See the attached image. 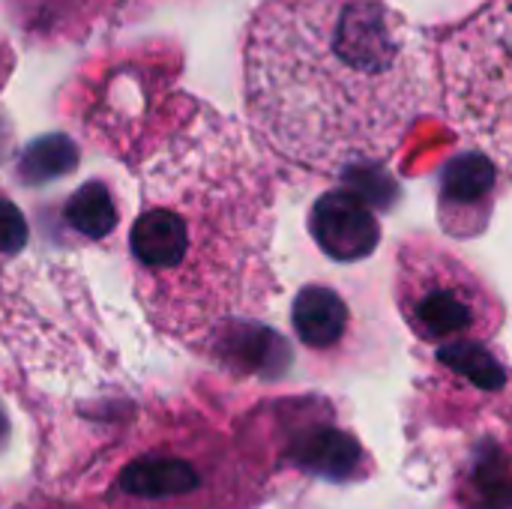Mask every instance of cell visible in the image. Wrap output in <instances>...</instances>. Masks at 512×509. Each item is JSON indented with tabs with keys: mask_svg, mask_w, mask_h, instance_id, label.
I'll use <instances>...</instances> for the list:
<instances>
[{
	"mask_svg": "<svg viewBox=\"0 0 512 509\" xmlns=\"http://www.w3.org/2000/svg\"><path fill=\"white\" fill-rule=\"evenodd\" d=\"M138 183L132 285L162 330L198 336L267 306L273 177L240 123L192 102L138 162Z\"/></svg>",
	"mask_w": 512,
	"mask_h": 509,
	"instance_id": "1",
	"label": "cell"
},
{
	"mask_svg": "<svg viewBox=\"0 0 512 509\" xmlns=\"http://www.w3.org/2000/svg\"><path fill=\"white\" fill-rule=\"evenodd\" d=\"M252 132L291 165L384 162L420 108V66L384 0H264L243 42Z\"/></svg>",
	"mask_w": 512,
	"mask_h": 509,
	"instance_id": "2",
	"label": "cell"
},
{
	"mask_svg": "<svg viewBox=\"0 0 512 509\" xmlns=\"http://www.w3.org/2000/svg\"><path fill=\"white\" fill-rule=\"evenodd\" d=\"M444 96L450 117L477 141L489 144L498 162L510 147V6L489 3L468 24L453 30L441 48Z\"/></svg>",
	"mask_w": 512,
	"mask_h": 509,
	"instance_id": "3",
	"label": "cell"
},
{
	"mask_svg": "<svg viewBox=\"0 0 512 509\" xmlns=\"http://www.w3.org/2000/svg\"><path fill=\"white\" fill-rule=\"evenodd\" d=\"M396 297L408 324L426 342H459L498 315L483 279L432 240H408L399 249Z\"/></svg>",
	"mask_w": 512,
	"mask_h": 509,
	"instance_id": "4",
	"label": "cell"
},
{
	"mask_svg": "<svg viewBox=\"0 0 512 509\" xmlns=\"http://www.w3.org/2000/svg\"><path fill=\"white\" fill-rule=\"evenodd\" d=\"M168 84L171 78L147 63L132 60L111 66L87 102V132L102 144V150L138 165L168 132L159 126L165 117Z\"/></svg>",
	"mask_w": 512,
	"mask_h": 509,
	"instance_id": "5",
	"label": "cell"
},
{
	"mask_svg": "<svg viewBox=\"0 0 512 509\" xmlns=\"http://www.w3.org/2000/svg\"><path fill=\"white\" fill-rule=\"evenodd\" d=\"M309 231L315 243L342 264L369 258L381 243V225L372 207L348 189L327 192L315 201L309 213Z\"/></svg>",
	"mask_w": 512,
	"mask_h": 509,
	"instance_id": "6",
	"label": "cell"
},
{
	"mask_svg": "<svg viewBox=\"0 0 512 509\" xmlns=\"http://www.w3.org/2000/svg\"><path fill=\"white\" fill-rule=\"evenodd\" d=\"M495 192V165L483 153L471 150L456 156L441 174V216L447 225L459 216H486Z\"/></svg>",
	"mask_w": 512,
	"mask_h": 509,
	"instance_id": "7",
	"label": "cell"
},
{
	"mask_svg": "<svg viewBox=\"0 0 512 509\" xmlns=\"http://www.w3.org/2000/svg\"><path fill=\"white\" fill-rule=\"evenodd\" d=\"M291 321L303 345L309 348H330L345 336L348 327V306L345 300L327 285H306L291 306Z\"/></svg>",
	"mask_w": 512,
	"mask_h": 509,
	"instance_id": "8",
	"label": "cell"
},
{
	"mask_svg": "<svg viewBox=\"0 0 512 509\" xmlns=\"http://www.w3.org/2000/svg\"><path fill=\"white\" fill-rule=\"evenodd\" d=\"M294 459L309 474L324 480H345L360 465V444L339 429H321L297 444Z\"/></svg>",
	"mask_w": 512,
	"mask_h": 509,
	"instance_id": "9",
	"label": "cell"
},
{
	"mask_svg": "<svg viewBox=\"0 0 512 509\" xmlns=\"http://www.w3.org/2000/svg\"><path fill=\"white\" fill-rule=\"evenodd\" d=\"M120 489L135 498H171L198 489V474L177 459H141L120 474Z\"/></svg>",
	"mask_w": 512,
	"mask_h": 509,
	"instance_id": "10",
	"label": "cell"
},
{
	"mask_svg": "<svg viewBox=\"0 0 512 509\" xmlns=\"http://www.w3.org/2000/svg\"><path fill=\"white\" fill-rule=\"evenodd\" d=\"M63 219L75 234L87 240H105L117 228L120 210L111 189L102 180H90L69 195V201L63 204Z\"/></svg>",
	"mask_w": 512,
	"mask_h": 509,
	"instance_id": "11",
	"label": "cell"
},
{
	"mask_svg": "<svg viewBox=\"0 0 512 509\" xmlns=\"http://www.w3.org/2000/svg\"><path fill=\"white\" fill-rule=\"evenodd\" d=\"M438 360H441L447 369H453L456 375L468 378V381H471L474 387H480V390L495 393V390H504V384H507L504 366H501V363L495 360V354H492L486 345H480V342H471V339L444 342L441 351H438Z\"/></svg>",
	"mask_w": 512,
	"mask_h": 509,
	"instance_id": "12",
	"label": "cell"
},
{
	"mask_svg": "<svg viewBox=\"0 0 512 509\" xmlns=\"http://www.w3.org/2000/svg\"><path fill=\"white\" fill-rule=\"evenodd\" d=\"M78 165V147L72 138L66 135H45V138H36L21 162H18V171H21V180L24 183H48L54 177H63L69 171H75Z\"/></svg>",
	"mask_w": 512,
	"mask_h": 509,
	"instance_id": "13",
	"label": "cell"
},
{
	"mask_svg": "<svg viewBox=\"0 0 512 509\" xmlns=\"http://www.w3.org/2000/svg\"><path fill=\"white\" fill-rule=\"evenodd\" d=\"M27 237H30V228H27L24 213L12 201L0 198V255L21 252Z\"/></svg>",
	"mask_w": 512,
	"mask_h": 509,
	"instance_id": "14",
	"label": "cell"
},
{
	"mask_svg": "<svg viewBox=\"0 0 512 509\" xmlns=\"http://www.w3.org/2000/svg\"><path fill=\"white\" fill-rule=\"evenodd\" d=\"M9 69H12V57H9L6 48H0V90H3V84L9 78Z\"/></svg>",
	"mask_w": 512,
	"mask_h": 509,
	"instance_id": "15",
	"label": "cell"
},
{
	"mask_svg": "<svg viewBox=\"0 0 512 509\" xmlns=\"http://www.w3.org/2000/svg\"><path fill=\"white\" fill-rule=\"evenodd\" d=\"M6 432H9V423H6V417L0 414V444L6 441Z\"/></svg>",
	"mask_w": 512,
	"mask_h": 509,
	"instance_id": "16",
	"label": "cell"
}]
</instances>
